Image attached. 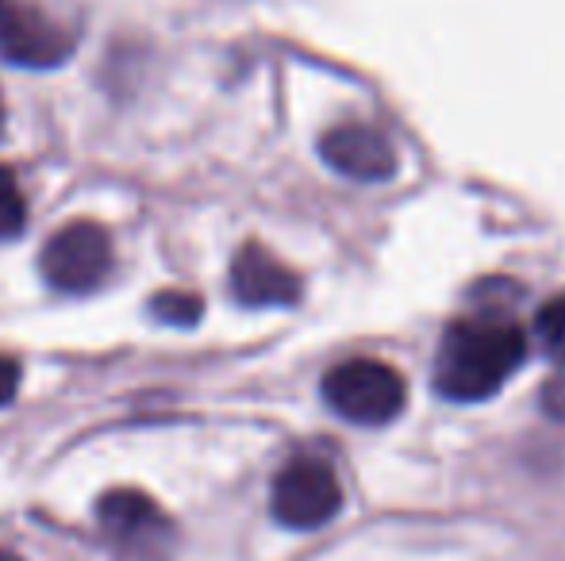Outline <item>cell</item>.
Listing matches in <instances>:
<instances>
[{"mask_svg":"<svg viewBox=\"0 0 565 561\" xmlns=\"http://www.w3.org/2000/svg\"><path fill=\"white\" fill-rule=\"evenodd\" d=\"M231 292L246 308H289L300 300V278L266 247L246 242L231 262Z\"/></svg>","mask_w":565,"mask_h":561,"instance_id":"cell-8","label":"cell"},{"mask_svg":"<svg viewBox=\"0 0 565 561\" xmlns=\"http://www.w3.org/2000/svg\"><path fill=\"white\" fill-rule=\"evenodd\" d=\"M543 404H546V412H551L554 420H565V374H558L543 389Z\"/></svg>","mask_w":565,"mask_h":561,"instance_id":"cell-13","label":"cell"},{"mask_svg":"<svg viewBox=\"0 0 565 561\" xmlns=\"http://www.w3.org/2000/svg\"><path fill=\"white\" fill-rule=\"evenodd\" d=\"M204 312V300L196 292H185V289H166L150 300V315L162 323H178V327H193Z\"/></svg>","mask_w":565,"mask_h":561,"instance_id":"cell-10","label":"cell"},{"mask_svg":"<svg viewBox=\"0 0 565 561\" xmlns=\"http://www.w3.org/2000/svg\"><path fill=\"white\" fill-rule=\"evenodd\" d=\"M0 561H23V558L12 554V550H0Z\"/></svg>","mask_w":565,"mask_h":561,"instance_id":"cell-14","label":"cell"},{"mask_svg":"<svg viewBox=\"0 0 565 561\" xmlns=\"http://www.w3.org/2000/svg\"><path fill=\"white\" fill-rule=\"evenodd\" d=\"M323 400L335 416L362 427L388 423L404 412V377L377 358H350L323 377Z\"/></svg>","mask_w":565,"mask_h":561,"instance_id":"cell-3","label":"cell"},{"mask_svg":"<svg viewBox=\"0 0 565 561\" xmlns=\"http://www.w3.org/2000/svg\"><path fill=\"white\" fill-rule=\"evenodd\" d=\"M28 224V196L8 165H0V242L15 239Z\"/></svg>","mask_w":565,"mask_h":561,"instance_id":"cell-9","label":"cell"},{"mask_svg":"<svg viewBox=\"0 0 565 561\" xmlns=\"http://www.w3.org/2000/svg\"><path fill=\"white\" fill-rule=\"evenodd\" d=\"M269 508L274 519L289 531H316L331 524L342 508V485L323 457L300 454L281 465L269 488Z\"/></svg>","mask_w":565,"mask_h":561,"instance_id":"cell-4","label":"cell"},{"mask_svg":"<svg viewBox=\"0 0 565 561\" xmlns=\"http://www.w3.org/2000/svg\"><path fill=\"white\" fill-rule=\"evenodd\" d=\"M97 524L124 554L162 561L173 547V524L154 496L139 488H113L97 500Z\"/></svg>","mask_w":565,"mask_h":561,"instance_id":"cell-6","label":"cell"},{"mask_svg":"<svg viewBox=\"0 0 565 561\" xmlns=\"http://www.w3.org/2000/svg\"><path fill=\"white\" fill-rule=\"evenodd\" d=\"M535 338L546 346V354H554L565 366V296L551 300V304L535 315Z\"/></svg>","mask_w":565,"mask_h":561,"instance_id":"cell-11","label":"cell"},{"mask_svg":"<svg viewBox=\"0 0 565 561\" xmlns=\"http://www.w3.org/2000/svg\"><path fill=\"white\" fill-rule=\"evenodd\" d=\"M0 131H4V100H0Z\"/></svg>","mask_w":565,"mask_h":561,"instance_id":"cell-15","label":"cell"},{"mask_svg":"<svg viewBox=\"0 0 565 561\" xmlns=\"http://www.w3.org/2000/svg\"><path fill=\"white\" fill-rule=\"evenodd\" d=\"M15 392H20V362L0 354V408L12 404Z\"/></svg>","mask_w":565,"mask_h":561,"instance_id":"cell-12","label":"cell"},{"mask_svg":"<svg viewBox=\"0 0 565 561\" xmlns=\"http://www.w3.org/2000/svg\"><path fill=\"white\" fill-rule=\"evenodd\" d=\"M527 358V331L504 312L461 315L443 331L435 385L450 400H484Z\"/></svg>","mask_w":565,"mask_h":561,"instance_id":"cell-1","label":"cell"},{"mask_svg":"<svg viewBox=\"0 0 565 561\" xmlns=\"http://www.w3.org/2000/svg\"><path fill=\"white\" fill-rule=\"evenodd\" d=\"M320 154L342 177L354 181H385L396 173V150L388 136L373 123L347 120L335 123L331 131H323Z\"/></svg>","mask_w":565,"mask_h":561,"instance_id":"cell-7","label":"cell"},{"mask_svg":"<svg viewBox=\"0 0 565 561\" xmlns=\"http://www.w3.org/2000/svg\"><path fill=\"white\" fill-rule=\"evenodd\" d=\"M77 51L74 20L51 0H0V62L23 69H54Z\"/></svg>","mask_w":565,"mask_h":561,"instance_id":"cell-2","label":"cell"},{"mask_svg":"<svg viewBox=\"0 0 565 561\" xmlns=\"http://www.w3.org/2000/svg\"><path fill=\"white\" fill-rule=\"evenodd\" d=\"M39 273L58 292H93L113 273V239L100 224L74 219L39 250Z\"/></svg>","mask_w":565,"mask_h":561,"instance_id":"cell-5","label":"cell"}]
</instances>
